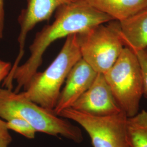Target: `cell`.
<instances>
[{
	"label": "cell",
	"instance_id": "8",
	"mask_svg": "<svg viewBox=\"0 0 147 147\" xmlns=\"http://www.w3.org/2000/svg\"><path fill=\"white\" fill-rule=\"evenodd\" d=\"M94 116H111L123 112L104 74L98 73L93 84L71 107Z\"/></svg>",
	"mask_w": 147,
	"mask_h": 147
},
{
	"label": "cell",
	"instance_id": "17",
	"mask_svg": "<svg viewBox=\"0 0 147 147\" xmlns=\"http://www.w3.org/2000/svg\"><path fill=\"white\" fill-rule=\"evenodd\" d=\"M5 25V11L3 0H0V40L3 37Z\"/></svg>",
	"mask_w": 147,
	"mask_h": 147
},
{
	"label": "cell",
	"instance_id": "1",
	"mask_svg": "<svg viewBox=\"0 0 147 147\" xmlns=\"http://www.w3.org/2000/svg\"><path fill=\"white\" fill-rule=\"evenodd\" d=\"M112 20H114L112 17L95 8L87 0H74L59 7L53 23L36 34L30 47V57L16 69L12 76L13 82L16 84L14 92L26 88L42 64L44 53L54 42Z\"/></svg>",
	"mask_w": 147,
	"mask_h": 147
},
{
	"label": "cell",
	"instance_id": "11",
	"mask_svg": "<svg viewBox=\"0 0 147 147\" xmlns=\"http://www.w3.org/2000/svg\"><path fill=\"white\" fill-rule=\"evenodd\" d=\"M91 5L114 20H125L147 8V0H87Z\"/></svg>",
	"mask_w": 147,
	"mask_h": 147
},
{
	"label": "cell",
	"instance_id": "16",
	"mask_svg": "<svg viewBox=\"0 0 147 147\" xmlns=\"http://www.w3.org/2000/svg\"><path fill=\"white\" fill-rule=\"evenodd\" d=\"M12 64L0 59V84L5 80L11 71Z\"/></svg>",
	"mask_w": 147,
	"mask_h": 147
},
{
	"label": "cell",
	"instance_id": "3",
	"mask_svg": "<svg viewBox=\"0 0 147 147\" xmlns=\"http://www.w3.org/2000/svg\"><path fill=\"white\" fill-rule=\"evenodd\" d=\"M81 58L76 34L69 36L53 62L44 71L34 75L22 94L38 105L53 111L68 75Z\"/></svg>",
	"mask_w": 147,
	"mask_h": 147
},
{
	"label": "cell",
	"instance_id": "6",
	"mask_svg": "<svg viewBox=\"0 0 147 147\" xmlns=\"http://www.w3.org/2000/svg\"><path fill=\"white\" fill-rule=\"evenodd\" d=\"M59 116L82 126L93 147H130L127 135V117L123 112L111 116H94L69 107Z\"/></svg>",
	"mask_w": 147,
	"mask_h": 147
},
{
	"label": "cell",
	"instance_id": "15",
	"mask_svg": "<svg viewBox=\"0 0 147 147\" xmlns=\"http://www.w3.org/2000/svg\"><path fill=\"white\" fill-rule=\"evenodd\" d=\"M12 142L6 121L0 118V147H8Z\"/></svg>",
	"mask_w": 147,
	"mask_h": 147
},
{
	"label": "cell",
	"instance_id": "4",
	"mask_svg": "<svg viewBox=\"0 0 147 147\" xmlns=\"http://www.w3.org/2000/svg\"><path fill=\"white\" fill-rule=\"evenodd\" d=\"M104 75L122 111L127 117L136 115L143 95L142 71L136 53L124 47Z\"/></svg>",
	"mask_w": 147,
	"mask_h": 147
},
{
	"label": "cell",
	"instance_id": "13",
	"mask_svg": "<svg viewBox=\"0 0 147 147\" xmlns=\"http://www.w3.org/2000/svg\"><path fill=\"white\" fill-rule=\"evenodd\" d=\"M9 130L16 132L28 139H34L37 131L27 121L20 118H13L6 121Z\"/></svg>",
	"mask_w": 147,
	"mask_h": 147
},
{
	"label": "cell",
	"instance_id": "5",
	"mask_svg": "<svg viewBox=\"0 0 147 147\" xmlns=\"http://www.w3.org/2000/svg\"><path fill=\"white\" fill-rule=\"evenodd\" d=\"M76 36L82 58L97 73H106L125 47L115 20L92 27Z\"/></svg>",
	"mask_w": 147,
	"mask_h": 147
},
{
	"label": "cell",
	"instance_id": "9",
	"mask_svg": "<svg viewBox=\"0 0 147 147\" xmlns=\"http://www.w3.org/2000/svg\"><path fill=\"white\" fill-rule=\"evenodd\" d=\"M98 73L81 58L76 63L65 81L53 112L59 116L64 110L71 107L88 89Z\"/></svg>",
	"mask_w": 147,
	"mask_h": 147
},
{
	"label": "cell",
	"instance_id": "10",
	"mask_svg": "<svg viewBox=\"0 0 147 147\" xmlns=\"http://www.w3.org/2000/svg\"><path fill=\"white\" fill-rule=\"evenodd\" d=\"M118 26L125 47L135 53L147 49V8L128 19L118 21Z\"/></svg>",
	"mask_w": 147,
	"mask_h": 147
},
{
	"label": "cell",
	"instance_id": "14",
	"mask_svg": "<svg viewBox=\"0 0 147 147\" xmlns=\"http://www.w3.org/2000/svg\"><path fill=\"white\" fill-rule=\"evenodd\" d=\"M136 53L142 71L143 95L147 98V49L139 51Z\"/></svg>",
	"mask_w": 147,
	"mask_h": 147
},
{
	"label": "cell",
	"instance_id": "7",
	"mask_svg": "<svg viewBox=\"0 0 147 147\" xmlns=\"http://www.w3.org/2000/svg\"><path fill=\"white\" fill-rule=\"evenodd\" d=\"M74 0H27L26 7L18 17L20 31L18 39L19 53L7 79L11 81L25 55L27 34L39 22L48 20L59 7Z\"/></svg>",
	"mask_w": 147,
	"mask_h": 147
},
{
	"label": "cell",
	"instance_id": "12",
	"mask_svg": "<svg viewBox=\"0 0 147 147\" xmlns=\"http://www.w3.org/2000/svg\"><path fill=\"white\" fill-rule=\"evenodd\" d=\"M127 135L130 147H147V111L127 117Z\"/></svg>",
	"mask_w": 147,
	"mask_h": 147
},
{
	"label": "cell",
	"instance_id": "2",
	"mask_svg": "<svg viewBox=\"0 0 147 147\" xmlns=\"http://www.w3.org/2000/svg\"><path fill=\"white\" fill-rule=\"evenodd\" d=\"M0 118L7 121L20 118L27 121L37 132L57 136L61 135L75 143L83 141L78 126L27 98L22 92L0 88Z\"/></svg>",
	"mask_w": 147,
	"mask_h": 147
}]
</instances>
